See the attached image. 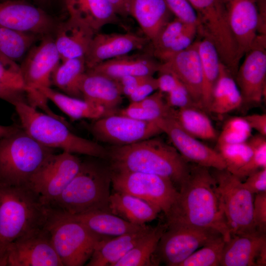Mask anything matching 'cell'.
I'll return each mask as SVG.
<instances>
[{"instance_id": "cell-1", "label": "cell", "mask_w": 266, "mask_h": 266, "mask_svg": "<svg viewBox=\"0 0 266 266\" xmlns=\"http://www.w3.org/2000/svg\"><path fill=\"white\" fill-rule=\"evenodd\" d=\"M208 168L190 165L188 175L179 187L177 199L166 217V223L212 229L227 241L231 236L222 198Z\"/></svg>"}, {"instance_id": "cell-2", "label": "cell", "mask_w": 266, "mask_h": 266, "mask_svg": "<svg viewBox=\"0 0 266 266\" xmlns=\"http://www.w3.org/2000/svg\"><path fill=\"white\" fill-rule=\"evenodd\" d=\"M108 150L111 170L158 175L180 187L187 178L190 165L174 148L157 138L134 143L112 146Z\"/></svg>"}, {"instance_id": "cell-3", "label": "cell", "mask_w": 266, "mask_h": 266, "mask_svg": "<svg viewBox=\"0 0 266 266\" xmlns=\"http://www.w3.org/2000/svg\"><path fill=\"white\" fill-rule=\"evenodd\" d=\"M49 208L28 185L0 187V266L10 243L45 227Z\"/></svg>"}, {"instance_id": "cell-4", "label": "cell", "mask_w": 266, "mask_h": 266, "mask_svg": "<svg viewBox=\"0 0 266 266\" xmlns=\"http://www.w3.org/2000/svg\"><path fill=\"white\" fill-rule=\"evenodd\" d=\"M110 165L96 159L82 161L80 167L62 194L49 206L69 215L109 212Z\"/></svg>"}, {"instance_id": "cell-5", "label": "cell", "mask_w": 266, "mask_h": 266, "mask_svg": "<svg viewBox=\"0 0 266 266\" xmlns=\"http://www.w3.org/2000/svg\"><path fill=\"white\" fill-rule=\"evenodd\" d=\"M13 106L21 128L42 145L107 160V149L71 132L63 118L40 112L27 101L19 102Z\"/></svg>"}, {"instance_id": "cell-6", "label": "cell", "mask_w": 266, "mask_h": 266, "mask_svg": "<svg viewBox=\"0 0 266 266\" xmlns=\"http://www.w3.org/2000/svg\"><path fill=\"white\" fill-rule=\"evenodd\" d=\"M54 149L40 144L21 127L0 139V187L27 185Z\"/></svg>"}, {"instance_id": "cell-7", "label": "cell", "mask_w": 266, "mask_h": 266, "mask_svg": "<svg viewBox=\"0 0 266 266\" xmlns=\"http://www.w3.org/2000/svg\"><path fill=\"white\" fill-rule=\"evenodd\" d=\"M63 266H82L98 243L107 236L92 232L82 223L50 207L45 226Z\"/></svg>"}, {"instance_id": "cell-8", "label": "cell", "mask_w": 266, "mask_h": 266, "mask_svg": "<svg viewBox=\"0 0 266 266\" xmlns=\"http://www.w3.org/2000/svg\"><path fill=\"white\" fill-rule=\"evenodd\" d=\"M111 184L115 192L127 193L149 202L166 217L179 194L169 179L141 172L111 170Z\"/></svg>"}, {"instance_id": "cell-9", "label": "cell", "mask_w": 266, "mask_h": 266, "mask_svg": "<svg viewBox=\"0 0 266 266\" xmlns=\"http://www.w3.org/2000/svg\"><path fill=\"white\" fill-rule=\"evenodd\" d=\"M230 236L257 231L253 220V194L237 176L226 169H215Z\"/></svg>"}, {"instance_id": "cell-10", "label": "cell", "mask_w": 266, "mask_h": 266, "mask_svg": "<svg viewBox=\"0 0 266 266\" xmlns=\"http://www.w3.org/2000/svg\"><path fill=\"white\" fill-rule=\"evenodd\" d=\"M155 252L157 265L179 266L192 253L208 241L221 235L215 230L178 223L167 224Z\"/></svg>"}, {"instance_id": "cell-11", "label": "cell", "mask_w": 266, "mask_h": 266, "mask_svg": "<svg viewBox=\"0 0 266 266\" xmlns=\"http://www.w3.org/2000/svg\"><path fill=\"white\" fill-rule=\"evenodd\" d=\"M81 162L74 154L54 153L33 175L27 185L49 206L77 174Z\"/></svg>"}, {"instance_id": "cell-12", "label": "cell", "mask_w": 266, "mask_h": 266, "mask_svg": "<svg viewBox=\"0 0 266 266\" xmlns=\"http://www.w3.org/2000/svg\"><path fill=\"white\" fill-rule=\"evenodd\" d=\"M89 130L98 140L123 146L138 142L163 133L155 121H142L116 114L95 120Z\"/></svg>"}, {"instance_id": "cell-13", "label": "cell", "mask_w": 266, "mask_h": 266, "mask_svg": "<svg viewBox=\"0 0 266 266\" xmlns=\"http://www.w3.org/2000/svg\"><path fill=\"white\" fill-rule=\"evenodd\" d=\"M4 266H63L45 227L10 243L5 253Z\"/></svg>"}, {"instance_id": "cell-14", "label": "cell", "mask_w": 266, "mask_h": 266, "mask_svg": "<svg viewBox=\"0 0 266 266\" xmlns=\"http://www.w3.org/2000/svg\"><path fill=\"white\" fill-rule=\"evenodd\" d=\"M266 39V34L258 35L234 76L242 96V104L260 103L265 94Z\"/></svg>"}, {"instance_id": "cell-15", "label": "cell", "mask_w": 266, "mask_h": 266, "mask_svg": "<svg viewBox=\"0 0 266 266\" xmlns=\"http://www.w3.org/2000/svg\"><path fill=\"white\" fill-rule=\"evenodd\" d=\"M155 122L187 162L214 169H226L219 153L185 131L173 116Z\"/></svg>"}, {"instance_id": "cell-16", "label": "cell", "mask_w": 266, "mask_h": 266, "mask_svg": "<svg viewBox=\"0 0 266 266\" xmlns=\"http://www.w3.org/2000/svg\"><path fill=\"white\" fill-rule=\"evenodd\" d=\"M60 61L54 39L45 35L38 45L30 49L20 66L26 90L50 87L52 74Z\"/></svg>"}, {"instance_id": "cell-17", "label": "cell", "mask_w": 266, "mask_h": 266, "mask_svg": "<svg viewBox=\"0 0 266 266\" xmlns=\"http://www.w3.org/2000/svg\"><path fill=\"white\" fill-rule=\"evenodd\" d=\"M240 59L250 49L258 34L260 9L257 0H223Z\"/></svg>"}, {"instance_id": "cell-18", "label": "cell", "mask_w": 266, "mask_h": 266, "mask_svg": "<svg viewBox=\"0 0 266 266\" xmlns=\"http://www.w3.org/2000/svg\"><path fill=\"white\" fill-rule=\"evenodd\" d=\"M54 25L44 11L25 0L0 1V27L45 35L49 34Z\"/></svg>"}, {"instance_id": "cell-19", "label": "cell", "mask_w": 266, "mask_h": 266, "mask_svg": "<svg viewBox=\"0 0 266 266\" xmlns=\"http://www.w3.org/2000/svg\"><path fill=\"white\" fill-rule=\"evenodd\" d=\"M133 33H96L84 57L86 70L100 63L133 51L143 49L149 42Z\"/></svg>"}, {"instance_id": "cell-20", "label": "cell", "mask_w": 266, "mask_h": 266, "mask_svg": "<svg viewBox=\"0 0 266 266\" xmlns=\"http://www.w3.org/2000/svg\"><path fill=\"white\" fill-rule=\"evenodd\" d=\"M220 266H266V233L255 231L231 236L226 241Z\"/></svg>"}, {"instance_id": "cell-21", "label": "cell", "mask_w": 266, "mask_h": 266, "mask_svg": "<svg viewBox=\"0 0 266 266\" xmlns=\"http://www.w3.org/2000/svg\"><path fill=\"white\" fill-rule=\"evenodd\" d=\"M159 70H166L173 73L187 89L195 102L202 109V74L198 40L194 42L183 51L161 63Z\"/></svg>"}, {"instance_id": "cell-22", "label": "cell", "mask_w": 266, "mask_h": 266, "mask_svg": "<svg viewBox=\"0 0 266 266\" xmlns=\"http://www.w3.org/2000/svg\"><path fill=\"white\" fill-rule=\"evenodd\" d=\"M83 100L115 114L122 101V95L115 80L102 74L86 70L79 85Z\"/></svg>"}, {"instance_id": "cell-23", "label": "cell", "mask_w": 266, "mask_h": 266, "mask_svg": "<svg viewBox=\"0 0 266 266\" xmlns=\"http://www.w3.org/2000/svg\"><path fill=\"white\" fill-rule=\"evenodd\" d=\"M96 33L88 25L69 17L61 23L54 38L61 60L84 57Z\"/></svg>"}, {"instance_id": "cell-24", "label": "cell", "mask_w": 266, "mask_h": 266, "mask_svg": "<svg viewBox=\"0 0 266 266\" xmlns=\"http://www.w3.org/2000/svg\"><path fill=\"white\" fill-rule=\"evenodd\" d=\"M161 64L148 54H126L104 61L88 70L117 80L129 75L153 76L158 72Z\"/></svg>"}, {"instance_id": "cell-25", "label": "cell", "mask_w": 266, "mask_h": 266, "mask_svg": "<svg viewBox=\"0 0 266 266\" xmlns=\"http://www.w3.org/2000/svg\"><path fill=\"white\" fill-rule=\"evenodd\" d=\"M153 227L145 225L141 229L100 241L87 263V266H114V264L141 241Z\"/></svg>"}, {"instance_id": "cell-26", "label": "cell", "mask_w": 266, "mask_h": 266, "mask_svg": "<svg viewBox=\"0 0 266 266\" xmlns=\"http://www.w3.org/2000/svg\"><path fill=\"white\" fill-rule=\"evenodd\" d=\"M128 9L129 16L136 20L151 43L172 14L164 0H129Z\"/></svg>"}, {"instance_id": "cell-27", "label": "cell", "mask_w": 266, "mask_h": 266, "mask_svg": "<svg viewBox=\"0 0 266 266\" xmlns=\"http://www.w3.org/2000/svg\"><path fill=\"white\" fill-rule=\"evenodd\" d=\"M69 17L78 20L96 33L108 24H117L119 16L109 0H63Z\"/></svg>"}, {"instance_id": "cell-28", "label": "cell", "mask_w": 266, "mask_h": 266, "mask_svg": "<svg viewBox=\"0 0 266 266\" xmlns=\"http://www.w3.org/2000/svg\"><path fill=\"white\" fill-rule=\"evenodd\" d=\"M109 207L111 213L138 225L154 220L161 212L157 207L142 199L119 192L110 194Z\"/></svg>"}, {"instance_id": "cell-29", "label": "cell", "mask_w": 266, "mask_h": 266, "mask_svg": "<svg viewBox=\"0 0 266 266\" xmlns=\"http://www.w3.org/2000/svg\"><path fill=\"white\" fill-rule=\"evenodd\" d=\"M242 104V96L234 77L221 63L219 76L212 93L208 113L223 115Z\"/></svg>"}, {"instance_id": "cell-30", "label": "cell", "mask_w": 266, "mask_h": 266, "mask_svg": "<svg viewBox=\"0 0 266 266\" xmlns=\"http://www.w3.org/2000/svg\"><path fill=\"white\" fill-rule=\"evenodd\" d=\"M66 214L82 223L95 233L107 237H115L134 232L145 225L134 224L111 213L103 211L79 215Z\"/></svg>"}, {"instance_id": "cell-31", "label": "cell", "mask_w": 266, "mask_h": 266, "mask_svg": "<svg viewBox=\"0 0 266 266\" xmlns=\"http://www.w3.org/2000/svg\"><path fill=\"white\" fill-rule=\"evenodd\" d=\"M36 89L72 120L88 119L95 120L110 115L104 108L99 105L59 93L50 87H40Z\"/></svg>"}, {"instance_id": "cell-32", "label": "cell", "mask_w": 266, "mask_h": 266, "mask_svg": "<svg viewBox=\"0 0 266 266\" xmlns=\"http://www.w3.org/2000/svg\"><path fill=\"white\" fill-rule=\"evenodd\" d=\"M201 37V39L198 40L202 74L201 106L208 113L212 93L219 76L222 62L212 41L207 37Z\"/></svg>"}, {"instance_id": "cell-33", "label": "cell", "mask_w": 266, "mask_h": 266, "mask_svg": "<svg viewBox=\"0 0 266 266\" xmlns=\"http://www.w3.org/2000/svg\"><path fill=\"white\" fill-rule=\"evenodd\" d=\"M167 227L159 223L139 243L117 261L114 266H158L155 252L159 241Z\"/></svg>"}, {"instance_id": "cell-34", "label": "cell", "mask_w": 266, "mask_h": 266, "mask_svg": "<svg viewBox=\"0 0 266 266\" xmlns=\"http://www.w3.org/2000/svg\"><path fill=\"white\" fill-rule=\"evenodd\" d=\"M206 112L193 106L175 109L173 117L180 126L193 136L200 139L214 140L217 133Z\"/></svg>"}, {"instance_id": "cell-35", "label": "cell", "mask_w": 266, "mask_h": 266, "mask_svg": "<svg viewBox=\"0 0 266 266\" xmlns=\"http://www.w3.org/2000/svg\"><path fill=\"white\" fill-rule=\"evenodd\" d=\"M86 71L84 57L62 61L52 74L51 84L66 95L83 99L79 85Z\"/></svg>"}, {"instance_id": "cell-36", "label": "cell", "mask_w": 266, "mask_h": 266, "mask_svg": "<svg viewBox=\"0 0 266 266\" xmlns=\"http://www.w3.org/2000/svg\"><path fill=\"white\" fill-rule=\"evenodd\" d=\"M36 34L0 27V53L16 62L23 57L36 40Z\"/></svg>"}, {"instance_id": "cell-37", "label": "cell", "mask_w": 266, "mask_h": 266, "mask_svg": "<svg viewBox=\"0 0 266 266\" xmlns=\"http://www.w3.org/2000/svg\"><path fill=\"white\" fill-rule=\"evenodd\" d=\"M226 241L222 235L213 238L192 253L179 266H218Z\"/></svg>"}, {"instance_id": "cell-38", "label": "cell", "mask_w": 266, "mask_h": 266, "mask_svg": "<svg viewBox=\"0 0 266 266\" xmlns=\"http://www.w3.org/2000/svg\"><path fill=\"white\" fill-rule=\"evenodd\" d=\"M218 152L224 161L226 169L234 174L244 166L251 157L253 149L247 141L218 145Z\"/></svg>"}, {"instance_id": "cell-39", "label": "cell", "mask_w": 266, "mask_h": 266, "mask_svg": "<svg viewBox=\"0 0 266 266\" xmlns=\"http://www.w3.org/2000/svg\"><path fill=\"white\" fill-rule=\"evenodd\" d=\"M252 129L244 117H233L224 124L218 136V145L247 141L252 136Z\"/></svg>"}, {"instance_id": "cell-40", "label": "cell", "mask_w": 266, "mask_h": 266, "mask_svg": "<svg viewBox=\"0 0 266 266\" xmlns=\"http://www.w3.org/2000/svg\"><path fill=\"white\" fill-rule=\"evenodd\" d=\"M187 24L175 18L170 20L162 30L156 39L151 43L153 55L162 61L165 54L182 32Z\"/></svg>"}, {"instance_id": "cell-41", "label": "cell", "mask_w": 266, "mask_h": 266, "mask_svg": "<svg viewBox=\"0 0 266 266\" xmlns=\"http://www.w3.org/2000/svg\"><path fill=\"white\" fill-rule=\"evenodd\" d=\"M253 152L249 161L234 174L240 179L259 169L266 168V136L258 134L248 140Z\"/></svg>"}, {"instance_id": "cell-42", "label": "cell", "mask_w": 266, "mask_h": 266, "mask_svg": "<svg viewBox=\"0 0 266 266\" xmlns=\"http://www.w3.org/2000/svg\"><path fill=\"white\" fill-rule=\"evenodd\" d=\"M168 9L175 18L182 22L196 26L199 21L197 13L188 0H164Z\"/></svg>"}, {"instance_id": "cell-43", "label": "cell", "mask_w": 266, "mask_h": 266, "mask_svg": "<svg viewBox=\"0 0 266 266\" xmlns=\"http://www.w3.org/2000/svg\"><path fill=\"white\" fill-rule=\"evenodd\" d=\"M198 33V28L196 26L187 24L166 52L161 63L188 48L194 42V38Z\"/></svg>"}, {"instance_id": "cell-44", "label": "cell", "mask_w": 266, "mask_h": 266, "mask_svg": "<svg viewBox=\"0 0 266 266\" xmlns=\"http://www.w3.org/2000/svg\"><path fill=\"white\" fill-rule=\"evenodd\" d=\"M165 98L167 105L171 108L178 109L193 106L200 107L181 82L175 88L166 94Z\"/></svg>"}, {"instance_id": "cell-45", "label": "cell", "mask_w": 266, "mask_h": 266, "mask_svg": "<svg viewBox=\"0 0 266 266\" xmlns=\"http://www.w3.org/2000/svg\"><path fill=\"white\" fill-rule=\"evenodd\" d=\"M0 83L26 91L20 67L17 64L8 65L0 61Z\"/></svg>"}, {"instance_id": "cell-46", "label": "cell", "mask_w": 266, "mask_h": 266, "mask_svg": "<svg viewBox=\"0 0 266 266\" xmlns=\"http://www.w3.org/2000/svg\"><path fill=\"white\" fill-rule=\"evenodd\" d=\"M253 220L257 231L266 232V192L256 194L254 199Z\"/></svg>"}, {"instance_id": "cell-47", "label": "cell", "mask_w": 266, "mask_h": 266, "mask_svg": "<svg viewBox=\"0 0 266 266\" xmlns=\"http://www.w3.org/2000/svg\"><path fill=\"white\" fill-rule=\"evenodd\" d=\"M119 114L142 121H156L162 118L156 113L142 106L138 102H131Z\"/></svg>"}, {"instance_id": "cell-48", "label": "cell", "mask_w": 266, "mask_h": 266, "mask_svg": "<svg viewBox=\"0 0 266 266\" xmlns=\"http://www.w3.org/2000/svg\"><path fill=\"white\" fill-rule=\"evenodd\" d=\"M243 185L253 194L266 192V168L249 174Z\"/></svg>"}, {"instance_id": "cell-49", "label": "cell", "mask_w": 266, "mask_h": 266, "mask_svg": "<svg viewBox=\"0 0 266 266\" xmlns=\"http://www.w3.org/2000/svg\"><path fill=\"white\" fill-rule=\"evenodd\" d=\"M158 90L156 78L148 76L128 97L131 102H139Z\"/></svg>"}, {"instance_id": "cell-50", "label": "cell", "mask_w": 266, "mask_h": 266, "mask_svg": "<svg viewBox=\"0 0 266 266\" xmlns=\"http://www.w3.org/2000/svg\"><path fill=\"white\" fill-rule=\"evenodd\" d=\"M148 76H149L129 75L115 80L122 95L129 97Z\"/></svg>"}, {"instance_id": "cell-51", "label": "cell", "mask_w": 266, "mask_h": 266, "mask_svg": "<svg viewBox=\"0 0 266 266\" xmlns=\"http://www.w3.org/2000/svg\"><path fill=\"white\" fill-rule=\"evenodd\" d=\"M157 78L158 90L166 94L175 88L180 83V81L171 72L166 70H159Z\"/></svg>"}, {"instance_id": "cell-52", "label": "cell", "mask_w": 266, "mask_h": 266, "mask_svg": "<svg viewBox=\"0 0 266 266\" xmlns=\"http://www.w3.org/2000/svg\"><path fill=\"white\" fill-rule=\"evenodd\" d=\"M0 99L13 105L21 101H27L25 90L14 88L0 83Z\"/></svg>"}, {"instance_id": "cell-53", "label": "cell", "mask_w": 266, "mask_h": 266, "mask_svg": "<svg viewBox=\"0 0 266 266\" xmlns=\"http://www.w3.org/2000/svg\"><path fill=\"white\" fill-rule=\"evenodd\" d=\"M252 129L266 136V114H253L244 116Z\"/></svg>"}, {"instance_id": "cell-54", "label": "cell", "mask_w": 266, "mask_h": 266, "mask_svg": "<svg viewBox=\"0 0 266 266\" xmlns=\"http://www.w3.org/2000/svg\"><path fill=\"white\" fill-rule=\"evenodd\" d=\"M115 13L123 18L129 16L128 9L129 0H109Z\"/></svg>"}, {"instance_id": "cell-55", "label": "cell", "mask_w": 266, "mask_h": 266, "mask_svg": "<svg viewBox=\"0 0 266 266\" xmlns=\"http://www.w3.org/2000/svg\"><path fill=\"white\" fill-rule=\"evenodd\" d=\"M20 128L21 127L15 125L3 126L0 125V139L14 133Z\"/></svg>"}, {"instance_id": "cell-56", "label": "cell", "mask_w": 266, "mask_h": 266, "mask_svg": "<svg viewBox=\"0 0 266 266\" xmlns=\"http://www.w3.org/2000/svg\"><path fill=\"white\" fill-rule=\"evenodd\" d=\"M36 1H37L38 3L41 4H45L48 1H49V0H35Z\"/></svg>"}]
</instances>
